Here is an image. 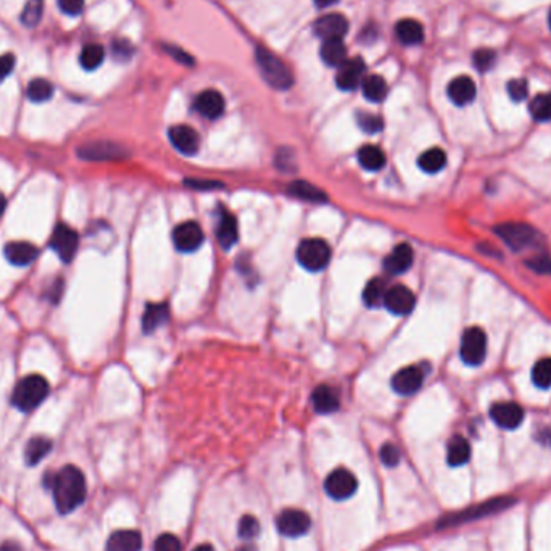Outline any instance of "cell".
<instances>
[{
	"label": "cell",
	"instance_id": "obj_1",
	"mask_svg": "<svg viewBox=\"0 0 551 551\" xmlns=\"http://www.w3.org/2000/svg\"><path fill=\"white\" fill-rule=\"evenodd\" d=\"M52 488L55 506L60 514H70L71 511L84 503L87 495L86 479L76 466H65L57 474H46Z\"/></svg>",
	"mask_w": 551,
	"mask_h": 551
},
{
	"label": "cell",
	"instance_id": "obj_2",
	"mask_svg": "<svg viewBox=\"0 0 551 551\" xmlns=\"http://www.w3.org/2000/svg\"><path fill=\"white\" fill-rule=\"evenodd\" d=\"M50 392L49 382L39 374H31L23 377L15 387L12 395V405L20 411H32L47 398Z\"/></svg>",
	"mask_w": 551,
	"mask_h": 551
},
{
	"label": "cell",
	"instance_id": "obj_3",
	"mask_svg": "<svg viewBox=\"0 0 551 551\" xmlns=\"http://www.w3.org/2000/svg\"><path fill=\"white\" fill-rule=\"evenodd\" d=\"M257 65L261 71V76L271 87L277 91H286L293 84V76L291 70L284 65V61L271 53L268 49L258 47L257 50Z\"/></svg>",
	"mask_w": 551,
	"mask_h": 551
},
{
	"label": "cell",
	"instance_id": "obj_4",
	"mask_svg": "<svg viewBox=\"0 0 551 551\" xmlns=\"http://www.w3.org/2000/svg\"><path fill=\"white\" fill-rule=\"evenodd\" d=\"M297 260L305 270L311 272L322 271L331 261L329 243L318 237L305 239L297 248Z\"/></svg>",
	"mask_w": 551,
	"mask_h": 551
},
{
	"label": "cell",
	"instance_id": "obj_5",
	"mask_svg": "<svg viewBox=\"0 0 551 551\" xmlns=\"http://www.w3.org/2000/svg\"><path fill=\"white\" fill-rule=\"evenodd\" d=\"M498 237L514 252H522L537 242V231L526 222H503L495 227Z\"/></svg>",
	"mask_w": 551,
	"mask_h": 551
},
{
	"label": "cell",
	"instance_id": "obj_6",
	"mask_svg": "<svg viewBox=\"0 0 551 551\" xmlns=\"http://www.w3.org/2000/svg\"><path fill=\"white\" fill-rule=\"evenodd\" d=\"M461 360L467 366H479L483 363L487 355V336L481 327H469L461 337L460 347Z\"/></svg>",
	"mask_w": 551,
	"mask_h": 551
},
{
	"label": "cell",
	"instance_id": "obj_7",
	"mask_svg": "<svg viewBox=\"0 0 551 551\" xmlns=\"http://www.w3.org/2000/svg\"><path fill=\"white\" fill-rule=\"evenodd\" d=\"M513 503H514L513 498H505V497L495 498V500H488L487 503L479 505V506H476V508L461 511V513H458V514L445 517V519L441 521V524H438V527L443 528V527L461 524V522L481 519V517H486V516H490V514H493V513H498V511L508 508V506L513 505Z\"/></svg>",
	"mask_w": 551,
	"mask_h": 551
},
{
	"label": "cell",
	"instance_id": "obj_8",
	"mask_svg": "<svg viewBox=\"0 0 551 551\" xmlns=\"http://www.w3.org/2000/svg\"><path fill=\"white\" fill-rule=\"evenodd\" d=\"M358 488V481L353 472H350L345 467H337L334 469L324 481V490L332 500L343 502L353 497V493Z\"/></svg>",
	"mask_w": 551,
	"mask_h": 551
},
{
	"label": "cell",
	"instance_id": "obj_9",
	"mask_svg": "<svg viewBox=\"0 0 551 551\" xmlns=\"http://www.w3.org/2000/svg\"><path fill=\"white\" fill-rule=\"evenodd\" d=\"M50 247L55 253L58 255L60 260L63 263H71V260L75 258L77 243H80V237L75 229H71L68 224H60L55 226L52 237H50Z\"/></svg>",
	"mask_w": 551,
	"mask_h": 551
},
{
	"label": "cell",
	"instance_id": "obj_10",
	"mask_svg": "<svg viewBox=\"0 0 551 551\" xmlns=\"http://www.w3.org/2000/svg\"><path fill=\"white\" fill-rule=\"evenodd\" d=\"M203 239H205L203 229L196 221L181 222V224L176 226L175 231H172V242H175V247L184 253L196 252V250L200 248V245L203 243Z\"/></svg>",
	"mask_w": 551,
	"mask_h": 551
},
{
	"label": "cell",
	"instance_id": "obj_11",
	"mask_svg": "<svg viewBox=\"0 0 551 551\" xmlns=\"http://www.w3.org/2000/svg\"><path fill=\"white\" fill-rule=\"evenodd\" d=\"M276 526L279 528L282 536L297 538L305 536V533L310 531L311 519L305 511L289 508V509H284L282 513L277 516Z\"/></svg>",
	"mask_w": 551,
	"mask_h": 551
},
{
	"label": "cell",
	"instance_id": "obj_12",
	"mask_svg": "<svg viewBox=\"0 0 551 551\" xmlns=\"http://www.w3.org/2000/svg\"><path fill=\"white\" fill-rule=\"evenodd\" d=\"M77 155H80V158L87 161H113L127 157L126 150L121 146L107 141L91 142L86 144V146H81L77 148Z\"/></svg>",
	"mask_w": 551,
	"mask_h": 551
},
{
	"label": "cell",
	"instance_id": "obj_13",
	"mask_svg": "<svg viewBox=\"0 0 551 551\" xmlns=\"http://www.w3.org/2000/svg\"><path fill=\"white\" fill-rule=\"evenodd\" d=\"M490 417L498 427L506 429V431H513L524 421V410L514 402L495 403L490 408Z\"/></svg>",
	"mask_w": 551,
	"mask_h": 551
},
{
	"label": "cell",
	"instance_id": "obj_14",
	"mask_svg": "<svg viewBox=\"0 0 551 551\" xmlns=\"http://www.w3.org/2000/svg\"><path fill=\"white\" fill-rule=\"evenodd\" d=\"M416 305L414 293L405 286H393L387 289L386 297H384V306L391 311L392 315L405 316L413 311Z\"/></svg>",
	"mask_w": 551,
	"mask_h": 551
},
{
	"label": "cell",
	"instance_id": "obj_15",
	"mask_svg": "<svg viewBox=\"0 0 551 551\" xmlns=\"http://www.w3.org/2000/svg\"><path fill=\"white\" fill-rule=\"evenodd\" d=\"M313 31L322 41H336L347 34L348 21L341 13H329L316 20Z\"/></svg>",
	"mask_w": 551,
	"mask_h": 551
},
{
	"label": "cell",
	"instance_id": "obj_16",
	"mask_svg": "<svg viewBox=\"0 0 551 551\" xmlns=\"http://www.w3.org/2000/svg\"><path fill=\"white\" fill-rule=\"evenodd\" d=\"M424 382V372L419 366H408L400 369L392 379V388L398 395H413Z\"/></svg>",
	"mask_w": 551,
	"mask_h": 551
},
{
	"label": "cell",
	"instance_id": "obj_17",
	"mask_svg": "<svg viewBox=\"0 0 551 551\" xmlns=\"http://www.w3.org/2000/svg\"><path fill=\"white\" fill-rule=\"evenodd\" d=\"M168 136L172 147H175L177 152H181L184 155L197 153V150L200 147V137L194 127L187 125L172 126L168 132Z\"/></svg>",
	"mask_w": 551,
	"mask_h": 551
},
{
	"label": "cell",
	"instance_id": "obj_18",
	"mask_svg": "<svg viewBox=\"0 0 551 551\" xmlns=\"http://www.w3.org/2000/svg\"><path fill=\"white\" fill-rule=\"evenodd\" d=\"M365 75V63L361 58H350L338 68L337 75V86L342 91H353L363 81Z\"/></svg>",
	"mask_w": 551,
	"mask_h": 551
},
{
	"label": "cell",
	"instance_id": "obj_19",
	"mask_svg": "<svg viewBox=\"0 0 551 551\" xmlns=\"http://www.w3.org/2000/svg\"><path fill=\"white\" fill-rule=\"evenodd\" d=\"M224 108H226L224 97L221 96V92L215 91V89L203 91L202 94H198V97L196 99V110L203 116V118H208V120L220 118V116L224 113Z\"/></svg>",
	"mask_w": 551,
	"mask_h": 551
},
{
	"label": "cell",
	"instance_id": "obj_20",
	"mask_svg": "<svg viewBox=\"0 0 551 551\" xmlns=\"http://www.w3.org/2000/svg\"><path fill=\"white\" fill-rule=\"evenodd\" d=\"M447 94L448 99L452 100L455 105L464 107V105H469L477 96L476 82L472 81L469 76H458L448 84Z\"/></svg>",
	"mask_w": 551,
	"mask_h": 551
},
{
	"label": "cell",
	"instance_id": "obj_21",
	"mask_svg": "<svg viewBox=\"0 0 551 551\" xmlns=\"http://www.w3.org/2000/svg\"><path fill=\"white\" fill-rule=\"evenodd\" d=\"M414 260V253L413 248L410 247L408 243H400L395 247L391 255L384 261V270H386L388 274H403V272L408 271L413 265Z\"/></svg>",
	"mask_w": 551,
	"mask_h": 551
},
{
	"label": "cell",
	"instance_id": "obj_22",
	"mask_svg": "<svg viewBox=\"0 0 551 551\" xmlns=\"http://www.w3.org/2000/svg\"><path fill=\"white\" fill-rule=\"evenodd\" d=\"M5 258L15 266H27L37 258L39 250L31 242H10L4 250Z\"/></svg>",
	"mask_w": 551,
	"mask_h": 551
},
{
	"label": "cell",
	"instance_id": "obj_23",
	"mask_svg": "<svg viewBox=\"0 0 551 551\" xmlns=\"http://www.w3.org/2000/svg\"><path fill=\"white\" fill-rule=\"evenodd\" d=\"M216 236H218V242L224 250H229L237 243V239H239L237 221L229 211L226 210L220 211L218 226H216Z\"/></svg>",
	"mask_w": 551,
	"mask_h": 551
},
{
	"label": "cell",
	"instance_id": "obj_24",
	"mask_svg": "<svg viewBox=\"0 0 551 551\" xmlns=\"http://www.w3.org/2000/svg\"><path fill=\"white\" fill-rule=\"evenodd\" d=\"M311 402L316 413L319 414H331L336 413L341 406L336 391L329 386H318L311 395Z\"/></svg>",
	"mask_w": 551,
	"mask_h": 551
},
{
	"label": "cell",
	"instance_id": "obj_25",
	"mask_svg": "<svg viewBox=\"0 0 551 551\" xmlns=\"http://www.w3.org/2000/svg\"><path fill=\"white\" fill-rule=\"evenodd\" d=\"M107 551H141L142 537L137 531L113 532L107 542Z\"/></svg>",
	"mask_w": 551,
	"mask_h": 551
},
{
	"label": "cell",
	"instance_id": "obj_26",
	"mask_svg": "<svg viewBox=\"0 0 551 551\" xmlns=\"http://www.w3.org/2000/svg\"><path fill=\"white\" fill-rule=\"evenodd\" d=\"M395 32H397L398 41L405 46H417L424 41V27L416 20H400L397 27H395Z\"/></svg>",
	"mask_w": 551,
	"mask_h": 551
},
{
	"label": "cell",
	"instance_id": "obj_27",
	"mask_svg": "<svg viewBox=\"0 0 551 551\" xmlns=\"http://www.w3.org/2000/svg\"><path fill=\"white\" fill-rule=\"evenodd\" d=\"M170 311L168 306L165 303H150L146 306V311H144L142 316V327L144 332H153L157 331L158 327H161L168 319Z\"/></svg>",
	"mask_w": 551,
	"mask_h": 551
},
{
	"label": "cell",
	"instance_id": "obj_28",
	"mask_svg": "<svg viewBox=\"0 0 551 551\" xmlns=\"http://www.w3.org/2000/svg\"><path fill=\"white\" fill-rule=\"evenodd\" d=\"M471 458V445L464 437L455 436L447 447V463L453 467L463 466Z\"/></svg>",
	"mask_w": 551,
	"mask_h": 551
},
{
	"label": "cell",
	"instance_id": "obj_29",
	"mask_svg": "<svg viewBox=\"0 0 551 551\" xmlns=\"http://www.w3.org/2000/svg\"><path fill=\"white\" fill-rule=\"evenodd\" d=\"M321 58L326 65L329 66H341L348 60L347 57V47L342 39H336V41H324L321 47Z\"/></svg>",
	"mask_w": 551,
	"mask_h": 551
},
{
	"label": "cell",
	"instance_id": "obj_30",
	"mask_svg": "<svg viewBox=\"0 0 551 551\" xmlns=\"http://www.w3.org/2000/svg\"><path fill=\"white\" fill-rule=\"evenodd\" d=\"M361 89H363V96L369 100V102H382L387 97L388 87L387 82L379 75H369L363 77L361 81Z\"/></svg>",
	"mask_w": 551,
	"mask_h": 551
},
{
	"label": "cell",
	"instance_id": "obj_31",
	"mask_svg": "<svg viewBox=\"0 0 551 551\" xmlns=\"http://www.w3.org/2000/svg\"><path fill=\"white\" fill-rule=\"evenodd\" d=\"M52 450V441L47 437H32L25 448V460L30 466H36Z\"/></svg>",
	"mask_w": 551,
	"mask_h": 551
},
{
	"label": "cell",
	"instance_id": "obj_32",
	"mask_svg": "<svg viewBox=\"0 0 551 551\" xmlns=\"http://www.w3.org/2000/svg\"><path fill=\"white\" fill-rule=\"evenodd\" d=\"M358 161L367 171H381L386 166V153L377 146H363L358 152Z\"/></svg>",
	"mask_w": 551,
	"mask_h": 551
},
{
	"label": "cell",
	"instance_id": "obj_33",
	"mask_svg": "<svg viewBox=\"0 0 551 551\" xmlns=\"http://www.w3.org/2000/svg\"><path fill=\"white\" fill-rule=\"evenodd\" d=\"M417 165H419V168L424 172L436 175V172L442 171L445 165H447V153L438 147L429 148L421 155L419 160H417Z\"/></svg>",
	"mask_w": 551,
	"mask_h": 551
},
{
	"label": "cell",
	"instance_id": "obj_34",
	"mask_svg": "<svg viewBox=\"0 0 551 551\" xmlns=\"http://www.w3.org/2000/svg\"><path fill=\"white\" fill-rule=\"evenodd\" d=\"M289 192H291L292 196H295L297 198L306 200V202H316V203L327 202V196L321 191V189H318L310 182H305V181L292 182L291 187H289Z\"/></svg>",
	"mask_w": 551,
	"mask_h": 551
},
{
	"label": "cell",
	"instance_id": "obj_35",
	"mask_svg": "<svg viewBox=\"0 0 551 551\" xmlns=\"http://www.w3.org/2000/svg\"><path fill=\"white\" fill-rule=\"evenodd\" d=\"M386 292H387L386 282L379 279V277L371 279L369 282L366 284L365 292H363L365 305L369 306V308H376V306L384 305V297H386Z\"/></svg>",
	"mask_w": 551,
	"mask_h": 551
},
{
	"label": "cell",
	"instance_id": "obj_36",
	"mask_svg": "<svg viewBox=\"0 0 551 551\" xmlns=\"http://www.w3.org/2000/svg\"><path fill=\"white\" fill-rule=\"evenodd\" d=\"M103 58H105L103 47L100 46V44H89V46L82 49L80 61H81L82 68L92 71L102 65Z\"/></svg>",
	"mask_w": 551,
	"mask_h": 551
},
{
	"label": "cell",
	"instance_id": "obj_37",
	"mask_svg": "<svg viewBox=\"0 0 551 551\" xmlns=\"http://www.w3.org/2000/svg\"><path fill=\"white\" fill-rule=\"evenodd\" d=\"M531 115L537 121H550L551 120V92L540 94L531 102Z\"/></svg>",
	"mask_w": 551,
	"mask_h": 551
},
{
	"label": "cell",
	"instance_id": "obj_38",
	"mask_svg": "<svg viewBox=\"0 0 551 551\" xmlns=\"http://www.w3.org/2000/svg\"><path fill=\"white\" fill-rule=\"evenodd\" d=\"M26 96L27 99L32 100V102H47V100L52 99L53 96V86L46 80H34L27 86Z\"/></svg>",
	"mask_w": 551,
	"mask_h": 551
},
{
	"label": "cell",
	"instance_id": "obj_39",
	"mask_svg": "<svg viewBox=\"0 0 551 551\" xmlns=\"http://www.w3.org/2000/svg\"><path fill=\"white\" fill-rule=\"evenodd\" d=\"M44 13V0H27L23 12H21V23L27 27L39 25Z\"/></svg>",
	"mask_w": 551,
	"mask_h": 551
},
{
	"label": "cell",
	"instance_id": "obj_40",
	"mask_svg": "<svg viewBox=\"0 0 551 551\" xmlns=\"http://www.w3.org/2000/svg\"><path fill=\"white\" fill-rule=\"evenodd\" d=\"M532 381L540 388L551 387V358H543L532 369Z\"/></svg>",
	"mask_w": 551,
	"mask_h": 551
},
{
	"label": "cell",
	"instance_id": "obj_41",
	"mask_svg": "<svg viewBox=\"0 0 551 551\" xmlns=\"http://www.w3.org/2000/svg\"><path fill=\"white\" fill-rule=\"evenodd\" d=\"M356 121H358L361 129L367 132V134H374V132H379L384 126V122L379 116H376L372 113H363V111L358 113V118H356Z\"/></svg>",
	"mask_w": 551,
	"mask_h": 551
},
{
	"label": "cell",
	"instance_id": "obj_42",
	"mask_svg": "<svg viewBox=\"0 0 551 551\" xmlns=\"http://www.w3.org/2000/svg\"><path fill=\"white\" fill-rule=\"evenodd\" d=\"M260 532V522L253 516H243L239 522V536L243 540H253Z\"/></svg>",
	"mask_w": 551,
	"mask_h": 551
},
{
	"label": "cell",
	"instance_id": "obj_43",
	"mask_svg": "<svg viewBox=\"0 0 551 551\" xmlns=\"http://www.w3.org/2000/svg\"><path fill=\"white\" fill-rule=\"evenodd\" d=\"M495 60H497V55L488 49H481L474 53V66L479 71H482V73L492 68L495 65Z\"/></svg>",
	"mask_w": 551,
	"mask_h": 551
},
{
	"label": "cell",
	"instance_id": "obj_44",
	"mask_svg": "<svg viewBox=\"0 0 551 551\" xmlns=\"http://www.w3.org/2000/svg\"><path fill=\"white\" fill-rule=\"evenodd\" d=\"M111 52H113V57L118 61H127L134 55V47L131 46L129 41L118 39V41L111 44Z\"/></svg>",
	"mask_w": 551,
	"mask_h": 551
},
{
	"label": "cell",
	"instance_id": "obj_45",
	"mask_svg": "<svg viewBox=\"0 0 551 551\" xmlns=\"http://www.w3.org/2000/svg\"><path fill=\"white\" fill-rule=\"evenodd\" d=\"M508 94H509L511 100H514V102H522V100H526L527 94H528L527 81L526 80H513V81H509Z\"/></svg>",
	"mask_w": 551,
	"mask_h": 551
},
{
	"label": "cell",
	"instance_id": "obj_46",
	"mask_svg": "<svg viewBox=\"0 0 551 551\" xmlns=\"http://www.w3.org/2000/svg\"><path fill=\"white\" fill-rule=\"evenodd\" d=\"M526 266H528L533 272H538V274H551V258H548L547 255H537V257L528 258Z\"/></svg>",
	"mask_w": 551,
	"mask_h": 551
},
{
	"label": "cell",
	"instance_id": "obj_47",
	"mask_svg": "<svg viewBox=\"0 0 551 551\" xmlns=\"http://www.w3.org/2000/svg\"><path fill=\"white\" fill-rule=\"evenodd\" d=\"M155 551H181V542L172 533H163L155 542Z\"/></svg>",
	"mask_w": 551,
	"mask_h": 551
},
{
	"label": "cell",
	"instance_id": "obj_48",
	"mask_svg": "<svg viewBox=\"0 0 551 551\" xmlns=\"http://www.w3.org/2000/svg\"><path fill=\"white\" fill-rule=\"evenodd\" d=\"M381 461L388 467H393L400 463V452L398 448L392 443H386L379 452Z\"/></svg>",
	"mask_w": 551,
	"mask_h": 551
},
{
	"label": "cell",
	"instance_id": "obj_49",
	"mask_svg": "<svg viewBox=\"0 0 551 551\" xmlns=\"http://www.w3.org/2000/svg\"><path fill=\"white\" fill-rule=\"evenodd\" d=\"M58 7L66 15H80L84 8V0H58Z\"/></svg>",
	"mask_w": 551,
	"mask_h": 551
},
{
	"label": "cell",
	"instance_id": "obj_50",
	"mask_svg": "<svg viewBox=\"0 0 551 551\" xmlns=\"http://www.w3.org/2000/svg\"><path fill=\"white\" fill-rule=\"evenodd\" d=\"M15 68V57L10 53L0 55V82L7 80Z\"/></svg>",
	"mask_w": 551,
	"mask_h": 551
},
{
	"label": "cell",
	"instance_id": "obj_51",
	"mask_svg": "<svg viewBox=\"0 0 551 551\" xmlns=\"http://www.w3.org/2000/svg\"><path fill=\"white\" fill-rule=\"evenodd\" d=\"M165 49H166V52L171 55V57H175L177 61H181L182 65H192L194 60L189 57V55L184 52V50L177 49V47H172V46H166Z\"/></svg>",
	"mask_w": 551,
	"mask_h": 551
},
{
	"label": "cell",
	"instance_id": "obj_52",
	"mask_svg": "<svg viewBox=\"0 0 551 551\" xmlns=\"http://www.w3.org/2000/svg\"><path fill=\"white\" fill-rule=\"evenodd\" d=\"M0 551H23V550H21V547H20L18 543L7 542V543H4L2 547H0Z\"/></svg>",
	"mask_w": 551,
	"mask_h": 551
},
{
	"label": "cell",
	"instance_id": "obj_53",
	"mask_svg": "<svg viewBox=\"0 0 551 551\" xmlns=\"http://www.w3.org/2000/svg\"><path fill=\"white\" fill-rule=\"evenodd\" d=\"M315 2L319 8H327V7H332V5H336L338 0H315Z\"/></svg>",
	"mask_w": 551,
	"mask_h": 551
},
{
	"label": "cell",
	"instance_id": "obj_54",
	"mask_svg": "<svg viewBox=\"0 0 551 551\" xmlns=\"http://www.w3.org/2000/svg\"><path fill=\"white\" fill-rule=\"evenodd\" d=\"M192 551H215V548L208 543H203V545H198V547H196Z\"/></svg>",
	"mask_w": 551,
	"mask_h": 551
},
{
	"label": "cell",
	"instance_id": "obj_55",
	"mask_svg": "<svg viewBox=\"0 0 551 551\" xmlns=\"http://www.w3.org/2000/svg\"><path fill=\"white\" fill-rule=\"evenodd\" d=\"M5 207H7V200H5V196H4V194L0 192V216L4 215Z\"/></svg>",
	"mask_w": 551,
	"mask_h": 551
},
{
	"label": "cell",
	"instance_id": "obj_56",
	"mask_svg": "<svg viewBox=\"0 0 551 551\" xmlns=\"http://www.w3.org/2000/svg\"><path fill=\"white\" fill-rule=\"evenodd\" d=\"M237 551H255V548H252V547H250V545H248V547H243V548L237 550Z\"/></svg>",
	"mask_w": 551,
	"mask_h": 551
},
{
	"label": "cell",
	"instance_id": "obj_57",
	"mask_svg": "<svg viewBox=\"0 0 551 551\" xmlns=\"http://www.w3.org/2000/svg\"><path fill=\"white\" fill-rule=\"evenodd\" d=\"M548 25H550V30H551V8H550V13H548Z\"/></svg>",
	"mask_w": 551,
	"mask_h": 551
}]
</instances>
